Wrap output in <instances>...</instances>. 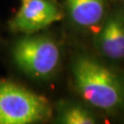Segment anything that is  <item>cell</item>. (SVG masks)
Segmentation results:
<instances>
[{"mask_svg":"<svg viewBox=\"0 0 124 124\" xmlns=\"http://www.w3.org/2000/svg\"><path fill=\"white\" fill-rule=\"evenodd\" d=\"M56 120L62 124L98 123V119L93 112L86 107L77 103H64L62 105Z\"/></svg>","mask_w":124,"mask_h":124,"instance_id":"7","label":"cell"},{"mask_svg":"<svg viewBox=\"0 0 124 124\" xmlns=\"http://www.w3.org/2000/svg\"><path fill=\"white\" fill-rule=\"evenodd\" d=\"M47 98L17 83L0 79V124H32L48 120Z\"/></svg>","mask_w":124,"mask_h":124,"instance_id":"2","label":"cell"},{"mask_svg":"<svg viewBox=\"0 0 124 124\" xmlns=\"http://www.w3.org/2000/svg\"><path fill=\"white\" fill-rule=\"evenodd\" d=\"M96 47L102 56L111 61L124 59V9H116L102 21Z\"/></svg>","mask_w":124,"mask_h":124,"instance_id":"5","label":"cell"},{"mask_svg":"<svg viewBox=\"0 0 124 124\" xmlns=\"http://www.w3.org/2000/svg\"><path fill=\"white\" fill-rule=\"evenodd\" d=\"M22 1H24V0H22Z\"/></svg>","mask_w":124,"mask_h":124,"instance_id":"8","label":"cell"},{"mask_svg":"<svg viewBox=\"0 0 124 124\" xmlns=\"http://www.w3.org/2000/svg\"><path fill=\"white\" fill-rule=\"evenodd\" d=\"M123 2H124V0H123Z\"/></svg>","mask_w":124,"mask_h":124,"instance_id":"9","label":"cell"},{"mask_svg":"<svg viewBox=\"0 0 124 124\" xmlns=\"http://www.w3.org/2000/svg\"><path fill=\"white\" fill-rule=\"evenodd\" d=\"M67 13L75 26L89 29L106 17L107 0H64Z\"/></svg>","mask_w":124,"mask_h":124,"instance_id":"6","label":"cell"},{"mask_svg":"<svg viewBox=\"0 0 124 124\" xmlns=\"http://www.w3.org/2000/svg\"><path fill=\"white\" fill-rule=\"evenodd\" d=\"M62 18V9L54 0H24L10 20L9 28L17 33L34 34Z\"/></svg>","mask_w":124,"mask_h":124,"instance_id":"4","label":"cell"},{"mask_svg":"<svg viewBox=\"0 0 124 124\" xmlns=\"http://www.w3.org/2000/svg\"><path fill=\"white\" fill-rule=\"evenodd\" d=\"M72 76L77 92L94 108L113 112L124 106V78L97 59L85 54L76 56Z\"/></svg>","mask_w":124,"mask_h":124,"instance_id":"1","label":"cell"},{"mask_svg":"<svg viewBox=\"0 0 124 124\" xmlns=\"http://www.w3.org/2000/svg\"><path fill=\"white\" fill-rule=\"evenodd\" d=\"M15 64L35 79H49L57 71L61 52L56 41L49 36L29 34L13 46Z\"/></svg>","mask_w":124,"mask_h":124,"instance_id":"3","label":"cell"}]
</instances>
